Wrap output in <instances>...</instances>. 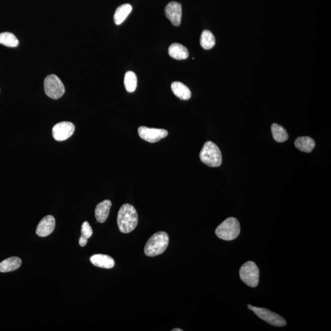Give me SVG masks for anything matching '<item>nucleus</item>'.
Segmentation results:
<instances>
[{
  "label": "nucleus",
  "instance_id": "nucleus-3",
  "mask_svg": "<svg viewBox=\"0 0 331 331\" xmlns=\"http://www.w3.org/2000/svg\"><path fill=\"white\" fill-rule=\"evenodd\" d=\"M241 233V225L238 220L230 217L221 223L215 230V234L220 239L226 241H233Z\"/></svg>",
  "mask_w": 331,
  "mask_h": 331
},
{
  "label": "nucleus",
  "instance_id": "nucleus-7",
  "mask_svg": "<svg viewBox=\"0 0 331 331\" xmlns=\"http://www.w3.org/2000/svg\"><path fill=\"white\" fill-rule=\"evenodd\" d=\"M248 308L254 311L259 318L264 320L267 323L277 327L285 326L286 321L285 319L279 314L272 312L268 309L261 307H253L250 304L248 305Z\"/></svg>",
  "mask_w": 331,
  "mask_h": 331
},
{
  "label": "nucleus",
  "instance_id": "nucleus-5",
  "mask_svg": "<svg viewBox=\"0 0 331 331\" xmlns=\"http://www.w3.org/2000/svg\"><path fill=\"white\" fill-rule=\"evenodd\" d=\"M240 278L244 283L251 288H255L259 283V270L257 265L253 261H247L239 270Z\"/></svg>",
  "mask_w": 331,
  "mask_h": 331
},
{
  "label": "nucleus",
  "instance_id": "nucleus-22",
  "mask_svg": "<svg viewBox=\"0 0 331 331\" xmlns=\"http://www.w3.org/2000/svg\"><path fill=\"white\" fill-rule=\"evenodd\" d=\"M0 44L10 48H16L19 45V40L13 33L4 32L0 33Z\"/></svg>",
  "mask_w": 331,
  "mask_h": 331
},
{
  "label": "nucleus",
  "instance_id": "nucleus-1",
  "mask_svg": "<svg viewBox=\"0 0 331 331\" xmlns=\"http://www.w3.org/2000/svg\"><path fill=\"white\" fill-rule=\"evenodd\" d=\"M138 215L136 209L129 204H123L118 211L117 224L122 233H129L136 228Z\"/></svg>",
  "mask_w": 331,
  "mask_h": 331
},
{
  "label": "nucleus",
  "instance_id": "nucleus-24",
  "mask_svg": "<svg viewBox=\"0 0 331 331\" xmlns=\"http://www.w3.org/2000/svg\"><path fill=\"white\" fill-rule=\"evenodd\" d=\"M87 239L85 238L84 237L81 236L79 239V245H81V247H85V245H86L87 244Z\"/></svg>",
  "mask_w": 331,
  "mask_h": 331
},
{
  "label": "nucleus",
  "instance_id": "nucleus-14",
  "mask_svg": "<svg viewBox=\"0 0 331 331\" xmlns=\"http://www.w3.org/2000/svg\"><path fill=\"white\" fill-rule=\"evenodd\" d=\"M169 55L176 60H186L189 56V52L186 47L179 43H174L169 48Z\"/></svg>",
  "mask_w": 331,
  "mask_h": 331
},
{
  "label": "nucleus",
  "instance_id": "nucleus-10",
  "mask_svg": "<svg viewBox=\"0 0 331 331\" xmlns=\"http://www.w3.org/2000/svg\"><path fill=\"white\" fill-rule=\"evenodd\" d=\"M165 15L174 26L178 27L181 24L182 5L176 2H170L164 9Z\"/></svg>",
  "mask_w": 331,
  "mask_h": 331
},
{
  "label": "nucleus",
  "instance_id": "nucleus-9",
  "mask_svg": "<svg viewBox=\"0 0 331 331\" xmlns=\"http://www.w3.org/2000/svg\"><path fill=\"white\" fill-rule=\"evenodd\" d=\"M75 130V126L70 121H62L56 124L52 129V135L57 141H63L70 138Z\"/></svg>",
  "mask_w": 331,
  "mask_h": 331
},
{
  "label": "nucleus",
  "instance_id": "nucleus-17",
  "mask_svg": "<svg viewBox=\"0 0 331 331\" xmlns=\"http://www.w3.org/2000/svg\"><path fill=\"white\" fill-rule=\"evenodd\" d=\"M22 260L18 257H11L0 263V272H9L15 271L21 267Z\"/></svg>",
  "mask_w": 331,
  "mask_h": 331
},
{
  "label": "nucleus",
  "instance_id": "nucleus-25",
  "mask_svg": "<svg viewBox=\"0 0 331 331\" xmlns=\"http://www.w3.org/2000/svg\"><path fill=\"white\" fill-rule=\"evenodd\" d=\"M183 330L181 329H179V328H176V329H174L172 330V331H182Z\"/></svg>",
  "mask_w": 331,
  "mask_h": 331
},
{
  "label": "nucleus",
  "instance_id": "nucleus-2",
  "mask_svg": "<svg viewBox=\"0 0 331 331\" xmlns=\"http://www.w3.org/2000/svg\"><path fill=\"white\" fill-rule=\"evenodd\" d=\"M169 244V236L164 231L154 234L146 243L144 253L147 256H154L163 253Z\"/></svg>",
  "mask_w": 331,
  "mask_h": 331
},
{
  "label": "nucleus",
  "instance_id": "nucleus-12",
  "mask_svg": "<svg viewBox=\"0 0 331 331\" xmlns=\"http://www.w3.org/2000/svg\"><path fill=\"white\" fill-rule=\"evenodd\" d=\"M90 261L94 266L104 269H112L115 266V261L112 258L103 254H96L90 258Z\"/></svg>",
  "mask_w": 331,
  "mask_h": 331
},
{
  "label": "nucleus",
  "instance_id": "nucleus-23",
  "mask_svg": "<svg viewBox=\"0 0 331 331\" xmlns=\"http://www.w3.org/2000/svg\"><path fill=\"white\" fill-rule=\"evenodd\" d=\"M82 236L86 239H89L93 234L92 228L89 224V223L85 222L82 225Z\"/></svg>",
  "mask_w": 331,
  "mask_h": 331
},
{
  "label": "nucleus",
  "instance_id": "nucleus-4",
  "mask_svg": "<svg viewBox=\"0 0 331 331\" xmlns=\"http://www.w3.org/2000/svg\"><path fill=\"white\" fill-rule=\"evenodd\" d=\"M200 157L201 161L209 167H219L222 163V155L220 148L212 141L204 143Z\"/></svg>",
  "mask_w": 331,
  "mask_h": 331
},
{
  "label": "nucleus",
  "instance_id": "nucleus-13",
  "mask_svg": "<svg viewBox=\"0 0 331 331\" xmlns=\"http://www.w3.org/2000/svg\"><path fill=\"white\" fill-rule=\"evenodd\" d=\"M112 203L109 200H104L99 203L95 209V217L99 223L106 222L108 218Z\"/></svg>",
  "mask_w": 331,
  "mask_h": 331
},
{
  "label": "nucleus",
  "instance_id": "nucleus-8",
  "mask_svg": "<svg viewBox=\"0 0 331 331\" xmlns=\"http://www.w3.org/2000/svg\"><path fill=\"white\" fill-rule=\"evenodd\" d=\"M138 134L145 141L154 143L167 137L168 131L163 129L150 128L142 126L138 128Z\"/></svg>",
  "mask_w": 331,
  "mask_h": 331
},
{
  "label": "nucleus",
  "instance_id": "nucleus-18",
  "mask_svg": "<svg viewBox=\"0 0 331 331\" xmlns=\"http://www.w3.org/2000/svg\"><path fill=\"white\" fill-rule=\"evenodd\" d=\"M132 10L131 5L129 4H124L118 7L115 11L114 16L115 24L119 26V25L122 24L127 17L131 13Z\"/></svg>",
  "mask_w": 331,
  "mask_h": 331
},
{
  "label": "nucleus",
  "instance_id": "nucleus-16",
  "mask_svg": "<svg viewBox=\"0 0 331 331\" xmlns=\"http://www.w3.org/2000/svg\"><path fill=\"white\" fill-rule=\"evenodd\" d=\"M294 145L300 151L310 153L315 147V142L310 137H299L295 140Z\"/></svg>",
  "mask_w": 331,
  "mask_h": 331
},
{
  "label": "nucleus",
  "instance_id": "nucleus-21",
  "mask_svg": "<svg viewBox=\"0 0 331 331\" xmlns=\"http://www.w3.org/2000/svg\"><path fill=\"white\" fill-rule=\"evenodd\" d=\"M137 79L136 74L132 71H128L124 78V84L127 92H134L136 89Z\"/></svg>",
  "mask_w": 331,
  "mask_h": 331
},
{
  "label": "nucleus",
  "instance_id": "nucleus-19",
  "mask_svg": "<svg viewBox=\"0 0 331 331\" xmlns=\"http://www.w3.org/2000/svg\"><path fill=\"white\" fill-rule=\"evenodd\" d=\"M271 131L273 138L277 142H283L288 139V134L283 126L277 123L272 124Z\"/></svg>",
  "mask_w": 331,
  "mask_h": 331
},
{
  "label": "nucleus",
  "instance_id": "nucleus-11",
  "mask_svg": "<svg viewBox=\"0 0 331 331\" xmlns=\"http://www.w3.org/2000/svg\"><path fill=\"white\" fill-rule=\"evenodd\" d=\"M55 227V218L52 215H47L39 223L36 233L40 237H47L53 233Z\"/></svg>",
  "mask_w": 331,
  "mask_h": 331
},
{
  "label": "nucleus",
  "instance_id": "nucleus-6",
  "mask_svg": "<svg viewBox=\"0 0 331 331\" xmlns=\"http://www.w3.org/2000/svg\"><path fill=\"white\" fill-rule=\"evenodd\" d=\"M44 90L47 96L54 99H59L64 95L65 88L59 77L54 74L47 76L44 79Z\"/></svg>",
  "mask_w": 331,
  "mask_h": 331
},
{
  "label": "nucleus",
  "instance_id": "nucleus-15",
  "mask_svg": "<svg viewBox=\"0 0 331 331\" xmlns=\"http://www.w3.org/2000/svg\"><path fill=\"white\" fill-rule=\"evenodd\" d=\"M171 89H172L174 94L182 99V100H188L192 96L191 91L189 87L180 82H173L171 85Z\"/></svg>",
  "mask_w": 331,
  "mask_h": 331
},
{
  "label": "nucleus",
  "instance_id": "nucleus-20",
  "mask_svg": "<svg viewBox=\"0 0 331 331\" xmlns=\"http://www.w3.org/2000/svg\"><path fill=\"white\" fill-rule=\"evenodd\" d=\"M200 44L204 49L213 48L215 45V38L213 33L209 30H204L201 35Z\"/></svg>",
  "mask_w": 331,
  "mask_h": 331
}]
</instances>
